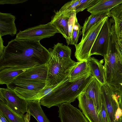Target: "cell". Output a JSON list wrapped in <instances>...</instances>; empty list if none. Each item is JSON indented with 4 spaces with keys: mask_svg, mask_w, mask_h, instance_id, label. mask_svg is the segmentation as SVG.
Returning a JSON list of instances; mask_svg holds the SVG:
<instances>
[{
    "mask_svg": "<svg viewBox=\"0 0 122 122\" xmlns=\"http://www.w3.org/2000/svg\"><path fill=\"white\" fill-rule=\"evenodd\" d=\"M110 11L109 10L95 14H91L85 20L82 27L81 33L83 40L90 29L94 25L105 17H111Z\"/></svg>",
    "mask_w": 122,
    "mask_h": 122,
    "instance_id": "ffe728a7",
    "label": "cell"
},
{
    "mask_svg": "<svg viewBox=\"0 0 122 122\" xmlns=\"http://www.w3.org/2000/svg\"><path fill=\"white\" fill-rule=\"evenodd\" d=\"M79 0H73L65 4L61 8L59 11L61 12H68L76 10L78 5Z\"/></svg>",
    "mask_w": 122,
    "mask_h": 122,
    "instance_id": "f1b7e54d",
    "label": "cell"
},
{
    "mask_svg": "<svg viewBox=\"0 0 122 122\" xmlns=\"http://www.w3.org/2000/svg\"><path fill=\"white\" fill-rule=\"evenodd\" d=\"M78 107L89 122H100L93 101L82 93L77 97Z\"/></svg>",
    "mask_w": 122,
    "mask_h": 122,
    "instance_id": "4fadbf2b",
    "label": "cell"
},
{
    "mask_svg": "<svg viewBox=\"0 0 122 122\" xmlns=\"http://www.w3.org/2000/svg\"><path fill=\"white\" fill-rule=\"evenodd\" d=\"M59 31L51 22L46 24L28 28L22 31H20L15 39L22 40L40 41L41 40L53 36Z\"/></svg>",
    "mask_w": 122,
    "mask_h": 122,
    "instance_id": "52a82bcc",
    "label": "cell"
},
{
    "mask_svg": "<svg viewBox=\"0 0 122 122\" xmlns=\"http://www.w3.org/2000/svg\"><path fill=\"white\" fill-rule=\"evenodd\" d=\"M26 70L4 69L0 70V84L6 85L10 83Z\"/></svg>",
    "mask_w": 122,
    "mask_h": 122,
    "instance_id": "cb8c5ba5",
    "label": "cell"
},
{
    "mask_svg": "<svg viewBox=\"0 0 122 122\" xmlns=\"http://www.w3.org/2000/svg\"><path fill=\"white\" fill-rule=\"evenodd\" d=\"M48 69L47 64L28 69L17 76L13 81L46 82Z\"/></svg>",
    "mask_w": 122,
    "mask_h": 122,
    "instance_id": "8fae6325",
    "label": "cell"
},
{
    "mask_svg": "<svg viewBox=\"0 0 122 122\" xmlns=\"http://www.w3.org/2000/svg\"><path fill=\"white\" fill-rule=\"evenodd\" d=\"M27 112L38 122H50L43 112L40 103V99L27 100Z\"/></svg>",
    "mask_w": 122,
    "mask_h": 122,
    "instance_id": "ac0fdd59",
    "label": "cell"
},
{
    "mask_svg": "<svg viewBox=\"0 0 122 122\" xmlns=\"http://www.w3.org/2000/svg\"><path fill=\"white\" fill-rule=\"evenodd\" d=\"M121 90L106 83L101 86L100 97L105 106L109 122H122V109L119 102Z\"/></svg>",
    "mask_w": 122,
    "mask_h": 122,
    "instance_id": "5b68a950",
    "label": "cell"
},
{
    "mask_svg": "<svg viewBox=\"0 0 122 122\" xmlns=\"http://www.w3.org/2000/svg\"><path fill=\"white\" fill-rule=\"evenodd\" d=\"M25 115H24L23 117H24L25 122H30V115L28 112H26Z\"/></svg>",
    "mask_w": 122,
    "mask_h": 122,
    "instance_id": "e575fe53",
    "label": "cell"
},
{
    "mask_svg": "<svg viewBox=\"0 0 122 122\" xmlns=\"http://www.w3.org/2000/svg\"><path fill=\"white\" fill-rule=\"evenodd\" d=\"M52 50L60 57L67 59L71 58V49L68 46L58 43L54 44Z\"/></svg>",
    "mask_w": 122,
    "mask_h": 122,
    "instance_id": "d4e9b609",
    "label": "cell"
},
{
    "mask_svg": "<svg viewBox=\"0 0 122 122\" xmlns=\"http://www.w3.org/2000/svg\"><path fill=\"white\" fill-rule=\"evenodd\" d=\"M91 75L102 85L106 83L103 59L99 61L94 57H90L87 61Z\"/></svg>",
    "mask_w": 122,
    "mask_h": 122,
    "instance_id": "e0dca14e",
    "label": "cell"
},
{
    "mask_svg": "<svg viewBox=\"0 0 122 122\" xmlns=\"http://www.w3.org/2000/svg\"><path fill=\"white\" fill-rule=\"evenodd\" d=\"M0 112L8 122H25L24 117L17 114L1 100Z\"/></svg>",
    "mask_w": 122,
    "mask_h": 122,
    "instance_id": "603a6c76",
    "label": "cell"
},
{
    "mask_svg": "<svg viewBox=\"0 0 122 122\" xmlns=\"http://www.w3.org/2000/svg\"><path fill=\"white\" fill-rule=\"evenodd\" d=\"M40 41L15 38L9 41L0 56V70H26L47 64L51 54Z\"/></svg>",
    "mask_w": 122,
    "mask_h": 122,
    "instance_id": "6da1fadb",
    "label": "cell"
},
{
    "mask_svg": "<svg viewBox=\"0 0 122 122\" xmlns=\"http://www.w3.org/2000/svg\"><path fill=\"white\" fill-rule=\"evenodd\" d=\"M113 18L108 17L103 25L91 49L90 55L104 56L107 54L110 42L112 25Z\"/></svg>",
    "mask_w": 122,
    "mask_h": 122,
    "instance_id": "ba28073f",
    "label": "cell"
},
{
    "mask_svg": "<svg viewBox=\"0 0 122 122\" xmlns=\"http://www.w3.org/2000/svg\"><path fill=\"white\" fill-rule=\"evenodd\" d=\"M58 107L61 122H89L80 110L71 103H63Z\"/></svg>",
    "mask_w": 122,
    "mask_h": 122,
    "instance_id": "7c38bea8",
    "label": "cell"
},
{
    "mask_svg": "<svg viewBox=\"0 0 122 122\" xmlns=\"http://www.w3.org/2000/svg\"><path fill=\"white\" fill-rule=\"evenodd\" d=\"M90 73L87 61H78L71 70L68 77L70 81H72Z\"/></svg>",
    "mask_w": 122,
    "mask_h": 122,
    "instance_id": "7402d4cb",
    "label": "cell"
},
{
    "mask_svg": "<svg viewBox=\"0 0 122 122\" xmlns=\"http://www.w3.org/2000/svg\"><path fill=\"white\" fill-rule=\"evenodd\" d=\"M122 3V0H99L92 6L87 9L91 14H95L111 10L117 5Z\"/></svg>",
    "mask_w": 122,
    "mask_h": 122,
    "instance_id": "44dd1931",
    "label": "cell"
},
{
    "mask_svg": "<svg viewBox=\"0 0 122 122\" xmlns=\"http://www.w3.org/2000/svg\"><path fill=\"white\" fill-rule=\"evenodd\" d=\"M102 85L97 79L93 77L83 93L88 98L93 101L98 115L101 104L100 91Z\"/></svg>",
    "mask_w": 122,
    "mask_h": 122,
    "instance_id": "2e32d148",
    "label": "cell"
},
{
    "mask_svg": "<svg viewBox=\"0 0 122 122\" xmlns=\"http://www.w3.org/2000/svg\"><path fill=\"white\" fill-rule=\"evenodd\" d=\"M0 99L19 115L23 117L24 113L27 112V100L10 88H0Z\"/></svg>",
    "mask_w": 122,
    "mask_h": 122,
    "instance_id": "30bf717a",
    "label": "cell"
},
{
    "mask_svg": "<svg viewBox=\"0 0 122 122\" xmlns=\"http://www.w3.org/2000/svg\"><path fill=\"white\" fill-rule=\"evenodd\" d=\"M102 19L90 29L85 37L75 46V56L78 61H87L91 57L92 48L103 25L107 18Z\"/></svg>",
    "mask_w": 122,
    "mask_h": 122,
    "instance_id": "8992f818",
    "label": "cell"
},
{
    "mask_svg": "<svg viewBox=\"0 0 122 122\" xmlns=\"http://www.w3.org/2000/svg\"><path fill=\"white\" fill-rule=\"evenodd\" d=\"M82 28V27L78 23L76 17L73 29L71 45L75 46L77 44L79 38L81 35V30Z\"/></svg>",
    "mask_w": 122,
    "mask_h": 122,
    "instance_id": "4316f807",
    "label": "cell"
},
{
    "mask_svg": "<svg viewBox=\"0 0 122 122\" xmlns=\"http://www.w3.org/2000/svg\"><path fill=\"white\" fill-rule=\"evenodd\" d=\"M0 122H8L0 112Z\"/></svg>",
    "mask_w": 122,
    "mask_h": 122,
    "instance_id": "d590c367",
    "label": "cell"
},
{
    "mask_svg": "<svg viewBox=\"0 0 122 122\" xmlns=\"http://www.w3.org/2000/svg\"><path fill=\"white\" fill-rule=\"evenodd\" d=\"M48 50L51 58L47 63L48 69L45 87L57 85L66 79L69 76L72 68L78 62L71 58L67 59L59 57L52 48Z\"/></svg>",
    "mask_w": 122,
    "mask_h": 122,
    "instance_id": "3957f363",
    "label": "cell"
},
{
    "mask_svg": "<svg viewBox=\"0 0 122 122\" xmlns=\"http://www.w3.org/2000/svg\"><path fill=\"white\" fill-rule=\"evenodd\" d=\"M103 57L106 84L122 90V65L111 38L107 53Z\"/></svg>",
    "mask_w": 122,
    "mask_h": 122,
    "instance_id": "277c9868",
    "label": "cell"
},
{
    "mask_svg": "<svg viewBox=\"0 0 122 122\" xmlns=\"http://www.w3.org/2000/svg\"><path fill=\"white\" fill-rule=\"evenodd\" d=\"M46 83L13 81L6 85L7 87L14 91L20 97L29 100H35L40 90L45 86Z\"/></svg>",
    "mask_w": 122,
    "mask_h": 122,
    "instance_id": "9c48e42d",
    "label": "cell"
},
{
    "mask_svg": "<svg viewBox=\"0 0 122 122\" xmlns=\"http://www.w3.org/2000/svg\"><path fill=\"white\" fill-rule=\"evenodd\" d=\"M119 102L122 109V89L121 90V92L119 99Z\"/></svg>",
    "mask_w": 122,
    "mask_h": 122,
    "instance_id": "8d00e7d4",
    "label": "cell"
},
{
    "mask_svg": "<svg viewBox=\"0 0 122 122\" xmlns=\"http://www.w3.org/2000/svg\"><path fill=\"white\" fill-rule=\"evenodd\" d=\"M74 11L68 12H61L59 11L55 12V14L51 17L50 21L59 33L65 39L68 45L70 44L68 31V20L71 15Z\"/></svg>",
    "mask_w": 122,
    "mask_h": 122,
    "instance_id": "5bb4252c",
    "label": "cell"
},
{
    "mask_svg": "<svg viewBox=\"0 0 122 122\" xmlns=\"http://www.w3.org/2000/svg\"><path fill=\"white\" fill-rule=\"evenodd\" d=\"M110 15L111 17L117 21L120 31L122 32V3L112 8L110 11Z\"/></svg>",
    "mask_w": 122,
    "mask_h": 122,
    "instance_id": "484cf974",
    "label": "cell"
},
{
    "mask_svg": "<svg viewBox=\"0 0 122 122\" xmlns=\"http://www.w3.org/2000/svg\"><path fill=\"white\" fill-rule=\"evenodd\" d=\"M99 0H79V2L76 9V14L85 9L92 7L96 4Z\"/></svg>",
    "mask_w": 122,
    "mask_h": 122,
    "instance_id": "83f0119b",
    "label": "cell"
},
{
    "mask_svg": "<svg viewBox=\"0 0 122 122\" xmlns=\"http://www.w3.org/2000/svg\"><path fill=\"white\" fill-rule=\"evenodd\" d=\"M101 100L100 109L98 113L100 122H109L104 102L101 98Z\"/></svg>",
    "mask_w": 122,
    "mask_h": 122,
    "instance_id": "f546056e",
    "label": "cell"
},
{
    "mask_svg": "<svg viewBox=\"0 0 122 122\" xmlns=\"http://www.w3.org/2000/svg\"><path fill=\"white\" fill-rule=\"evenodd\" d=\"M27 1V0H0V4H17L23 3Z\"/></svg>",
    "mask_w": 122,
    "mask_h": 122,
    "instance_id": "d6a6232c",
    "label": "cell"
},
{
    "mask_svg": "<svg viewBox=\"0 0 122 122\" xmlns=\"http://www.w3.org/2000/svg\"><path fill=\"white\" fill-rule=\"evenodd\" d=\"M91 74L70 81L68 76L40 99L41 105L50 108L75 101L93 78Z\"/></svg>",
    "mask_w": 122,
    "mask_h": 122,
    "instance_id": "7a4b0ae2",
    "label": "cell"
},
{
    "mask_svg": "<svg viewBox=\"0 0 122 122\" xmlns=\"http://www.w3.org/2000/svg\"><path fill=\"white\" fill-rule=\"evenodd\" d=\"M0 36V56L3 54L4 49L5 48L3 45V41L1 36Z\"/></svg>",
    "mask_w": 122,
    "mask_h": 122,
    "instance_id": "836d02e7",
    "label": "cell"
},
{
    "mask_svg": "<svg viewBox=\"0 0 122 122\" xmlns=\"http://www.w3.org/2000/svg\"><path fill=\"white\" fill-rule=\"evenodd\" d=\"M76 15V11H74L71 15L69 19L68 27L69 39L70 44H71L73 27L77 17Z\"/></svg>",
    "mask_w": 122,
    "mask_h": 122,
    "instance_id": "4dcf8cb0",
    "label": "cell"
},
{
    "mask_svg": "<svg viewBox=\"0 0 122 122\" xmlns=\"http://www.w3.org/2000/svg\"><path fill=\"white\" fill-rule=\"evenodd\" d=\"M113 19L111 40L115 48L119 60L122 65V32L120 31L117 21L115 19Z\"/></svg>",
    "mask_w": 122,
    "mask_h": 122,
    "instance_id": "d6986e66",
    "label": "cell"
},
{
    "mask_svg": "<svg viewBox=\"0 0 122 122\" xmlns=\"http://www.w3.org/2000/svg\"><path fill=\"white\" fill-rule=\"evenodd\" d=\"M58 84L50 87H45L40 90L35 99H40L51 92Z\"/></svg>",
    "mask_w": 122,
    "mask_h": 122,
    "instance_id": "1f68e13d",
    "label": "cell"
},
{
    "mask_svg": "<svg viewBox=\"0 0 122 122\" xmlns=\"http://www.w3.org/2000/svg\"><path fill=\"white\" fill-rule=\"evenodd\" d=\"M15 19V16L10 13L0 12V36L10 35L13 36L16 34Z\"/></svg>",
    "mask_w": 122,
    "mask_h": 122,
    "instance_id": "9a60e30c",
    "label": "cell"
}]
</instances>
